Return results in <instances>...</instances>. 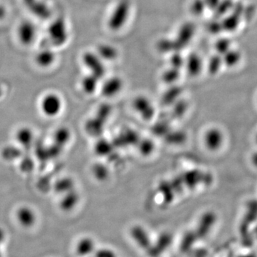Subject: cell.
Returning a JSON list of instances; mask_svg holds the SVG:
<instances>
[{"label": "cell", "mask_w": 257, "mask_h": 257, "mask_svg": "<svg viewBox=\"0 0 257 257\" xmlns=\"http://www.w3.org/2000/svg\"><path fill=\"white\" fill-rule=\"evenodd\" d=\"M198 239L195 231H189L182 239L180 243V249L182 252H187L192 247L196 240Z\"/></svg>", "instance_id": "obj_16"}, {"label": "cell", "mask_w": 257, "mask_h": 257, "mask_svg": "<svg viewBox=\"0 0 257 257\" xmlns=\"http://www.w3.org/2000/svg\"><path fill=\"white\" fill-rule=\"evenodd\" d=\"M100 57L98 56L97 54L85 53L83 57V62L85 64L86 67L89 68V70L92 72V75L99 78L102 77L104 74V67L101 61Z\"/></svg>", "instance_id": "obj_8"}, {"label": "cell", "mask_w": 257, "mask_h": 257, "mask_svg": "<svg viewBox=\"0 0 257 257\" xmlns=\"http://www.w3.org/2000/svg\"><path fill=\"white\" fill-rule=\"evenodd\" d=\"M204 144L206 148L211 152H216L222 147L224 143V135L219 128H208L204 133Z\"/></svg>", "instance_id": "obj_5"}, {"label": "cell", "mask_w": 257, "mask_h": 257, "mask_svg": "<svg viewBox=\"0 0 257 257\" xmlns=\"http://www.w3.org/2000/svg\"><path fill=\"white\" fill-rule=\"evenodd\" d=\"M130 3L127 0H121L115 6L108 20L109 28L112 31H118L126 25L130 14Z\"/></svg>", "instance_id": "obj_1"}, {"label": "cell", "mask_w": 257, "mask_h": 257, "mask_svg": "<svg viewBox=\"0 0 257 257\" xmlns=\"http://www.w3.org/2000/svg\"><path fill=\"white\" fill-rule=\"evenodd\" d=\"M7 10L4 5L0 4V21L6 16Z\"/></svg>", "instance_id": "obj_21"}, {"label": "cell", "mask_w": 257, "mask_h": 257, "mask_svg": "<svg viewBox=\"0 0 257 257\" xmlns=\"http://www.w3.org/2000/svg\"><path fill=\"white\" fill-rule=\"evenodd\" d=\"M172 242V236L168 233L161 235L155 245L147 251L150 257H159L165 252Z\"/></svg>", "instance_id": "obj_9"}, {"label": "cell", "mask_w": 257, "mask_h": 257, "mask_svg": "<svg viewBox=\"0 0 257 257\" xmlns=\"http://www.w3.org/2000/svg\"><path fill=\"white\" fill-rule=\"evenodd\" d=\"M216 221V214L212 211H208L203 214L195 232L198 239H204L209 234Z\"/></svg>", "instance_id": "obj_7"}, {"label": "cell", "mask_w": 257, "mask_h": 257, "mask_svg": "<svg viewBox=\"0 0 257 257\" xmlns=\"http://www.w3.org/2000/svg\"><path fill=\"white\" fill-rule=\"evenodd\" d=\"M256 139H257V138H256Z\"/></svg>", "instance_id": "obj_25"}, {"label": "cell", "mask_w": 257, "mask_h": 257, "mask_svg": "<svg viewBox=\"0 0 257 257\" xmlns=\"http://www.w3.org/2000/svg\"><path fill=\"white\" fill-rule=\"evenodd\" d=\"M5 238V234L4 230L0 228V247H1L2 244H3V241H4Z\"/></svg>", "instance_id": "obj_22"}, {"label": "cell", "mask_w": 257, "mask_h": 257, "mask_svg": "<svg viewBox=\"0 0 257 257\" xmlns=\"http://www.w3.org/2000/svg\"><path fill=\"white\" fill-rule=\"evenodd\" d=\"M122 87V82L118 77L108 79L103 86L102 91L105 96H113L117 94Z\"/></svg>", "instance_id": "obj_13"}, {"label": "cell", "mask_w": 257, "mask_h": 257, "mask_svg": "<svg viewBox=\"0 0 257 257\" xmlns=\"http://www.w3.org/2000/svg\"><path fill=\"white\" fill-rule=\"evenodd\" d=\"M51 47L52 46L42 47L37 52L35 61H36L37 64L42 68L50 67L55 62V54L52 51Z\"/></svg>", "instance_id": "obj_10"}, {"label": "cell", "mask_w": 257, "mask_h": 257, "mask_svg": "<svg viewBox=\"0 0 257 257\" xmlns=\"http://www.w3.org/2000/svg\"><path fill=\"white\" fill-rule=\"evenodd\" d=\"M25 5L32 13L41 18H46L50 14L48 6L42 3L41 0H24Z\"/></svg>", "instance_id": "obj_12"}, {"label": "cell", "mask_w": 257, "mask_h": 257, "mask_svg": "<svg viewBox=\"0 0 257 257\" xmlns=\"http://www.w3.org/2000/svg\"><path fill=\"white\" fill-rule=\"evenodd\" d=\"M94 242L89 237L83 238L77 243L76 251L79 256H87L92 252L94 249Z\"/></svg>", "instance_id": "obj_14"}, {"label": "cell", "mask_w": 257, "mask_h": 257, "mask_svg": "<svg viewBox=\"0 0 257 257\" xmlns=\"http://www.w3.org/2000/svg\"><path fill=\"white\" fill-rule=\"evenodd\" d=\"M131 235L139 246L145 251H148L152 246L150 237L145 229L140 226H134L131 230Z\"/></svg>", "instance_id": "obj_11"}, {"label": "cell", "mask_w": 257, "mask_h": 257, "mask_svg": "<svg viewBox=\"0 0 257 257\" xmlns=\"http://www.w3.org/2000/svg\"><path fill=\"white\" fill-rule=\"evenodd\" d=\"M20 150L14 147H8L3 151V156L5 160H15L20 157Z\"/></svg>", "instance_id": "obj_19"}, {"label": "cell", "mask_w": 257, "mask_h": 257, "mask_svg": "<svg viewBox=\"0 0 257 257\" xmlns=\"http://www.w3.org/2000/svg\"><path fill=\"white\" fill-rule=\"evenodd\" d=\"M17 221L22 227L30 229L36 224L37 214L31 207L23 206L18 208L15 213Z\"/></svg>", "instance_id": "obj_6"}, {"label": "cell", "mask_w": 257, "mask_h": 257, "mask_svg": "<svg viewBox=\"0 0 257 257\" xmlns=\"http://www.w3.org/2000/svg\"><path fill=\"white\" fill-rule=\"evenodd\" d=\"M253 164H254L255 165H256L257 167V153L253 155Z\"/></svg>", "instance_id": "obj_24"}, {"label": "cell", "mask_w": 257, "mask_h": 257, "mask_svg": "<svg viewBox=\"0 0 257 257\" xmlns=\"http://www.w3.org/2000/svg\"><path fill=\"white\" fill-rule=\"evenodd\" d=\"M17 35L19 41L24 46H29L35 42L37 30L35 24L30 21H24L18 26Z\"/></svg>", "instance_id": "obj_4"}, {"label": "cell", "mask_w": 257, "mask_h": 257, "mask_svg": "<svg viewBox=\"0 0 257 257\" xmlns=\"http://www.w3.org/2000/svg\"><path fill=\"white\" fill-rule=\"evenodd\" d=\"M63 103L58 94L48 93L43 96L40 103L42 113L48 117H55L62 111Z\"/></svg>", "instance_id": "obj_3"}, {"label": "cell", "mask_w": 257, "mask_h": 257, "mask_svg": "<svg viewBox=\"0 0 257 257\" xmlns=\"http://www.w3.org/2000/svg\"><path fill=\"white\" fill-rule=\"evenodd\" d=\"M239 257H257V256L254 253H247V254L241 255Z\"/></svg>", "instance_id": "obj_23"}, {"label": "cell", "mask_w": 257, "mask_h": 257, "mask_svg": "<svg viewBox=\"0 0 257 257\" xmlns=\"http://www.w3.org/2000/svg\"><path fill=\"white\" fill-rule=\"evenodd\" d=\"M96 257H116L115 253L109 249H101L96 253Z\"/></svg>", "instance_id": "obj_20"}, {"label": "cell", "mask_w": 257, "mask_h": 257, "mask_svg": "<svg viewBox=\"0 0 257 257\" xmlns=\"http://www.w3.org/2000/svg\"><path fill=\"white\" fill-rule=\"evenodd\" d=\"M97 55L101 60H112L116 57L117 52L110 45H102L99 47Z\"/></svg>", "instance_id": "obj_17"}, {"label": "cell", "mask_w": 257, "mask_h": 257, "mask_svg": "<svg viewBox=\"0 0 257 257\" xmlns=\"http://www.w3.org/2000/svg\"><path fill=\"white\" fill-rule=\"evenodd\" d=\"M15 138L20 145L28 146L32 143V139H33V133H32L30 128L23 127L20 128L17 132Z\"/></svg>", "instance_id": "obj_15"}, {"label": "cell", "mask_w": 257, "mask_h": 257, "mask_svg": "<svg viewBox=\"0 0 257 257\" xmlns=\"http://www.w3.org/2000/svg\"><path fill=\"white\" fill-rule=\"evenodd\" d=\"M49 41L55 47L63 45L68 39V30L63 19L58 18L50 24L48 28Z\"/></svg>", "instance_id": "obj_2"}, {"label": "cell", "mask_w": 257, "mask_h": 257, "mask_svg": "<svg viewBox=\"0 0 257 257\" xmlns=\"http://www.w3.org/2000/svg\"><path fill=\"white\" fill-rule=\"evenodd\" d=\"M97 77L91 74L90 76L84 77L82 81V87L85 92L92 93L95 90L97 84Z\"/></svg>", "instance_id": "obj_18"}]
</instances>
